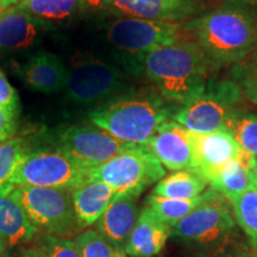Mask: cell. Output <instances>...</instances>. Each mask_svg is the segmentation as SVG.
Instances as JSON below:
<instances>
[{"label": "cell", "instance_id": "cell-17", "mask_svg": "<svg viewBox=\"0 0 257 257\" xmlns=\"http://www.w3.org/2000/svg\"><path fill=\"white\" fill-rule=\"evenodd\" d=\"M172 227L163 223L149 207H144L138 214L124 251L130 257H153L162 251Z\"/></svg>", "mask_w": 257, "mask_h": 257}, {"label": "cell", "instance_id": "cell-28", "mask_svg": "<svg viewBox=\"0 0 257 257\" xmlns=\"http://www.w3.org/2000/svg\"><path fill=\"white\" fill-rule=\"evenodd\" d=\"M229 133L243 150L257 157V115L242 112L237 115Z\"/></svg>", "mask_w": 257, "mask_h": 257}, {"label": "cell", "instance_id": "cell-23", "mask_svg": "<svg viewBox=\"0 0 257 257\" xmlns=\"http://www.w3.org/2000/svg\"><path fill=\"white\" fill-rule=\"evenodd\" d=\"M19 9L44 22H63L82 9V0H23Z\"/></svg>", "mask_w": 257, "mask_h": 257}, {"label": "cell", "instance_id": "cell-42", "mask_svg": "<svg viewBox=\"0 0 257 257\" xmlns=\"http://www.w3.org/2000/svg\"><path fill=\"white\" fill-rule=\"evenodd\" d=\"M0 11H2V9H0Z\"/></svg>", "mask_w": 257, "mask_h": 257}, {"label": "cell", "instance_id": "cell-14", "mask_svg": "<svg viewBox=\"0 0 257 257\" xmlns=\"http://www.w3.org/2000/svg\"><path fill=\"white\" fill-rule=\"evenodd\" d=\"M194 150V170L205 181L210 179L224 165L236 160L240 147L227 131H216L210 134L192 133Z\"/></svg>", "mask_w": 257, "mask_h": 257}, {"label": "cell", "instance_id": "cell-24", "mask_svg": "<svg viewBox=\"0 0 257 257\" xmlns=\"http://www.w3.org/2000/svg\"><path fill=\"white\" fill-rule=\"evenodd\" d=\"M201 199L202 194L200 197L194 199H173L150 194L147 198L146 205L163 223L173 227L182 218H185L188 213H191L198 206Z\"/></svg>", "mask_w": 257, "mask_h": 257}, {"label": "cell", "instance_id": "cell-36", "mask_svg": "<svg viewBox=\"0 0 257 257\" xmlns=\"http://www.w3.org/2000/svg\"><path fill=\"white\" fill-rule=\"evenodd\" d=\"M21 2H23V0H0V9L6 10L11 8V6L19 4Z\"/></svg>", "mask_w": 257, "mask_h": 257}, {"label": "cell", "instance_id": "cell-27", "mask_svg": "<svg viewBox=\"0 0 257 257\" xmlns=\"http://www.w3.org/2000/svg\"><path fill=\"white\" fill-rule=\"evenodd\" d=\"M31 243L38 257H80L75 242L63 237L38 233Z\"/></svg>", "mask_w": 257, "mask_h": 257}, {"label": "cell", "instance_id": "cell-20", "mask_svg": "<svg viewBox=\"0 0 257 257\" xmlns=\"http://www.w3.org/2000/svg\"><path fill=\"white\" fill-rule=\"evenodd\" d=\"M70 195L80 229H85L95 224L105 213L114 198V192L105 182L88 181L70 192Z\"/></svg>", "mask_w": 257, "mask_h": 257}, {"label": "cell", "instance_id": "cell-16", "mask_svg": "<svg viewBox=\"0 0 257 257\" xmlns=\"http://www.w3.org/2000/svg\"><path fill=\"white\" fill-rule=\"evenodd\" d=\"M137 219V197L114 195L107 210L95 223L96 232L115 250H124Z\"/></svg>", "mask_w": 257, "mask_h": 257}, {"label": "cell", "instance_id": "cell-13", "mask_svg": "<svg viewBox=\"0 0 257 257\" xmlns=\"http://www.w3.org/2000/svg\"><path fill=\"white\" fill-rule=\"evenodd\" d=\"M146 146L167 169L194 168L192 131L173 119L161 125Z\"/></svg>", "mask_w": 257, "mask_h": 257}, {"label": "cell", "instance_id": "cell-21", "mask_svg": "<svg viewBox=\"0 0 257 257\" xmlns=\"http://www.w3.org/2000/svg\"><path fill=\"white\" fill-rule=\"evenodd\" d=\"M207 182L194 170H178L157 182L153 194L173 199H194L200 197Z\"/></svg>", "mask_w": 257, "mask_h": 257}, {"label": "cell", "instance_id": "cell-2", "mask_svg": "<svg viewBox=\"0 0 257 257\" xmlns=\"http://www.w3.org/2000/svg\"><path fill=\"white\" fill-rule=\"evenodd\" d=\"M210 66L194 41L182 40L144 56L138 74L146 76L165 100L180 108L204 92Z\"/></svg>", "mask_w": 257, "mask_h": 257}, {"label": "cell", "instance_id": "cell-39", "mask_svg": "<svg viewBox=\"0 0 257 257\" xmlns=\"http://www.w3.org/2000/svg\"><path fill=\"white\" fill-rule=\"evenodd\" d=\"M113 257H128L124 250H114Z\"/></svg>", "mask_w": 257, "mask_h": 257}, {"label": "cell", "instance_id": "cell-15", "mask_svg": "<svg viewBox=\"0 0 257 257\" xmlns=\"http://www.w3.org/2000/svg\"><path fill=\"white\" fill-rule=\"evenodd\" d=\"M48 25L17 5L0 11V50L29 49L40 41Z\"/></svg>", "mask_w": 257, "mask_h": 257}, {"label": "cell", "instance_id": "cell-31", "mask_svg": "<svg viewBox=\"0 0 257 257\" xmlns=\"http://www.w3.org/2000/svg\"><path fill=\"white\" fill-rule=\"evenodd\" d=\"M0 107L16 115L19 113V96L17 91L9 82L2 68H0Z\"/></svg>", "mask_w": 257, "mask_h": 257}, {"label": "cell", "instance_id": "cell-9", "mask_svg": "<svg viewBox=\"0 0 257 257\" xmlns=\"http://www.w3.org/2000/svg\"><path fill=\"white\" fill-rule=\"evenodd\" d=\"M88 169L61 149L30 152L16 170L15 187L59 188L73 192L87 182Z\"/></svg>", "mask_w": 257, "mask_h": 257}, {"label": "cell", "instance_id": "cell-29", "mask_svg": "<svg viewBox=\"0 0 257 257\" xmlns=\"http://www.w3.org/2000/svg\"><path fill=\"white\" fill-rule=\"evenodd\" d=\"M248 60L237 63L232 74L243 95L257 104V48Z\"/></svg>", "mask_w": 257, "mask_h": 257}, {"label": "cell", "instance_id": "cell-32", "mask_svg": "<svg viewBox=\"0 0 257 257\" xmlns=\"http://www.w3.org/2000/svg\"><path fill=\"white\" fill-rule=\"evenodd\" d=\"M17 117L5 108L0 107V143L11 140L17 128Z\"/></svg>", "mask_w": 257, "mask_h": 257}, {"label": "cell", "instance_id": "cell-19", "mask_svg": "<svg viewBox=\"0 0 257 257\" xmlns=\"http://www.w3.org/2000/svg\"><path fill=\"white\" fill-rule=\"evenodd\" d=\"M11 192H0V238L4 240L6 249L31 243L40 233L21 205L12 198Z\"/></svg>", "mask_w": 257, "mask_h": 257}, {"label": "cell", "instance_id": "cell-37", "mask_svg": "<svg viewBox=\"0 0 257 257\" xmlns=\"http://www.w3.org/2000/svg\"><path fill=\"white\" fill-rule=\"evenodd\" d=\"M231 4H236V5H242V6H246V5H257V0H229Z\"/></svg>", "mask_w": 257, "mask_h": 257}, {"label": "cell", "instance_id": "cell-26", "mask_svg": "<svg viewBox=\"0 0 257 257\" xmlns=\"http://www.w3.org/2000/svg\"><path fill=\"white\" fill-rule=\"evenodd\" d=\"M231 204L237 223L257 253V188L252 185Z\"/></svg>", "mask_w": 257, "mask_h": 257}, {"label": "cell", "instance_id": "cell-34", "mask_svg": "<svg viewBox=\"0 0 257 257\" xmlns=\"http://www.w3.org/2000/svg\"><path fill=\"white\" fill-rule=\"evenodd\" d=\"M102 0H82V9L101 10Z\"/></svg>", "mask_w": 257, "mask_h": 257}, {"label": "cell", "instance_id": "cell-7", "mask_svg": "<svg viewBox=\"0 0 257 257\" xmlns=\"http://www.w3.org/2000/svg\"><path fill=\"white\" fill-rule=\"evenodd\" d=\"M165 176V167L148 147L134 144L104 165L88 169L87 182H105L113 189L114 195L138 198Z\"/></svg>", "mask_w": 257, "mask_h": 257}, {"label": "cell", "instance_id": "cell-35", "mask_svg": "<svg viewBox=\"0 0 257 257\" xmlns=\"http://www.w3.org/2000/svg\"><path fill=\"white\" fill-rule=\"evenodd\" d=\"M221 257H251L248 251L243 249H231Z\"/></svg>", "mask_w": 257, "mask_h": 257}, {"label": "cell", "instance_id": "cell-11", "mask_svg": "<svg viewBox=\"0 0 257 257\" xmlns=\"http://www.w3.org/2000/svg\"><path fill=\"white\" fill-rule=\"evenodd\" d=\"M133 146L95 125H73L60 134V149L87 169L104 165Z\"/></svg>", "mask_w": 257, "mask_h": 257}, {"label": "cell", "instance_id": "cell-41", "mask_svg": "<svg viewBox=\"0 0 257 257\" xmlns=\"http://www.w3.org/2000/svg\"><path fill=\"white\" fill-rule=\"evenodd\" d=\"M256 170H257V161H256Z\"/></svg>", "mask_w": 257, "mask_h": 257}, {"label": "cell", "instance_id": "cell-30", "mask_svg": "<svg viewBox=\"0 0 257 257\" xmlns=\"http://www.w3.org/2000/svg\"><path fill=\"white\" fill-rule=\"evenodd\" d=\"M74 242L78 246L80 257H113L115 250L94 230H86L79 233Z\"/></svg>", "mask_w": 257, "mask_h": 257}, {"label": "cell", "instance_id": "cell-5", "mask_svg": "<svg viewBox=\"0 0 257 257\" xmlns=\"http://www.w3.org/2000/svg\"><path fill=\"white\" fill-rule=\"evenodd\" d=\"M243 112V93L232 80L211 79L197 99L175 112L173 120L192 133L227 131Z\"/></svg>", "mask_w": 257, "mask_h": 257}, {"label": "cell", "instance_id": "cell-40", "mask_svg": "<svg viewBox=\"0 0 257 257\" xmlns=\"http://www.w3.org/2000/svg\"><path fill=\"white\" fill-rule=\"evenodd\" d=\"M5 250H6V246H5L4 240H3L2 238H0V257L3 256V253H4Z\"/></svg>", "mask_w": 257, "mask_h": 257}, {"label": "cell", "instance_id": "cell-6", "mask_svg": "<svg viewBox=\"0 0 257 257\" xmlns=\"http://www.w3.org/2000/svg\"><path fill=\"white\" fill-rule=\"evenodd\" d=\"M64 89L74 104L100 106L131 91V87L118 67L91 54H76L67 69Z\"/></svg>", "mask_w": 257, "mask_h": 257}, {"label": "cell", "instance_id": "cell-1", "mask_svg": "<svg viewBox=\"0 0 257 257\" xmlns=\"http://www.w3.org/2000/svg\"><path fill=\"white\" fill-rule=\"evenodd\" d=\"M184 30L214 66L242 62L257 48V14L242 5L201 14L184 23Z\"/></svg>", "mask_w": 257, "mask_h": 257}, {"label": "cell", "instance_id": "cell-10", "mask_svg": "<svg viewBox=\"0 0 257 257\" xmlns=\"http://www.w3.org/2000/svg\"><path fill=\"white\" fill-rule=\"evenodd\" d=\"M229 200L213 189L202 193L198 206L172 227V233L184 240L216 242L233 229Z\"/></svg>", "mask_w": 257, "mask_h": 257}, {"label": "cell", "instance_id": "cell-3", "mask_svg": "<svg viewBox=\"0 0 257 257\" xmlns=\"http://www.w3.org/2000/svg\"><path fill=\"white\" fill-rule=\"evenodd\" d=\"M178 107L169 104L156 89L124 94L96 106L88 113L89 120L117 140L146 146L166 121L172 120Z\"/></svg>", "mask_w": 257, "mask_h": 257}, {"label": "cell", "instance_id": "cell-25", "mask_svg": "<svg viewBox=\"0 0 257 257\" xmlns=\"http://www.w3.org/2000/svg\"><path fill=\"white\" fill-rule=\"evenodd\" d=\"M30 153L23 138H11L0 143V192L14 191L12 185L16 170Z\"/></svg>", "mask_w": 257, "mask_h": 257}, {"label": "cell", "instance_id": "cell-33", "mask_svg": "<svg viewBox=\"0 0 257 257\" xmlns=\"http://www.w3.org/2000/svg\"><path fill=\"white\" fill-rule=\"evenodd\" d=\"M2 257H38L32 246L21 245L17 248L6 249Z\"/></svg>", "mask_w": 257, "mask_h": 257}, {"label": "cell", "instance_id": "cell-12", "mask_svg": "<svg viewBox=\"0 0 257 257\" xmlns=\"http://www.w3.org/2000/svg\"><path fill=\"white\" fill-rule=\"evenodd\" d=\"M205 0H102V11L117 17L182 23L200 16Z\"/></svg>", "mask_w": 257, "mask_h": 257}, {"label": "cell", "instance_id": "cell-38", "mask_svg": "<svg viewBox=\"0 0 257 257\" xmlns=\"http://www.w3.org/2000/svg\"><path fill=\"white\" fill-rule=\"evenodd\" d=\"M250 176H251L252 185L257 188V170H252V172H250Z\"/></svg>", "mask_w": 257, "mask_h": 257}, {"label": "cell", "instance_id": "cell-22", "mask_svg": "<svg viewBox=\"0 0 257 257\" xmlns=\"http://www.w3.org/2000/svg\"><path fill=\"white\" fill-rule=\"evenodd\" d=\"M213 191L232 202L252 186L250 172L237 160L224 165L208 181Z\"/></svg>", "mask_w": 257, "mask_h": 257}, {"label": "cell", "instance_id": "cell-18", "mask_svg": "<svg viewBox=\"0 0 257 257\" xmlns=\"http://www.w3.org/2000/svg\"><path fill=\"white\" fill-rule=\"evenodd\" d=\"M25 85L35 91L51 94L66 86L67 68L55 54L41 50L27 61L21 70Z\"/></svg>", "mask_w": 257, "mask_h": 257}, {"label": "cell", "instance_id": "cell-4", "mask_svg": "<svg viewBox=\"0 0 257 257\" xmlns=\"http://www.w3.org/2000/svg\"><path fill=\"white\" fill-rule=\"evenodd\" d=\"M105 36L119 53L121 63L138 75L140 63L146 55L159 48L186 40L184 24L134 17H117L105 24Z\"/></svg>", "mask_w": 257, "mask_h": 257}, {"label": "cell", "instance_id": "cell-8", "mask_svg": "<svg viewBox=\"0 0 257 257\" xmlns=\"http://www.w3.org/2000/svg\"><path fill=\"white\" fill-rule=\"evenodd\" d=\"M12 198L21 205L40 233L56 237L78 236L80 226L69 191L59 188L16 187Z\"/></svg>", "mask_w": 257, "mask_h": 257}]
</instances>
